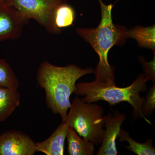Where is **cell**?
<instances>
[{"label": "cell", "mask_w": 155, "mask_h": 155, "mask_svg": "<svg viewBox=\"0 0 155 155\" xmlns=\"http://www.w3.org/2000/svg\"><path fill=\"white\" fill-rule=\"evenodd\" d=\"M94 71L92 68L81 69L75 64L59 67L46 61L40 65L37 82L44 89L48 107L54 114L60 115L62 122L67 120L71 105L70 96L75 91L76 81L84 75L94 73Z\"/></svg>", "instance_id": "1"}, {"label": "cell", "mask_w": 155, "mask_h": 155, "mask_svg": "<svg viewBox=\"0 0 155 155\" xmlns=\"http://www.w3.org/2000/svg\"><path fill=\"white\" fill-rule=\"evenodd\" d=\"M149 80L148 77L141 74L130 86L119 87L116 86L115 79L101 80L95 78L91 82L76 84L74 93L76 95L84 96L81 99L86 103L105 101L111 106L124 102L128 103L133 108L131 116L134 119L143 118L147 123L153 125L142 114V108L145 97L140 95V92L147 90Z\"/></svg>", "instance_id": "2"}, {"label": "cell", "mask_w": 155, "mask_h": 155, "mask_svg": "<svg viewBox=\"0 0 155 155\" xmlns=\"http://www.w3.org/2000/svg\"><path fill=\"white\" fill-rule=\"evenodd\" d=\"M98 1L101 14L99 25L95 28H77L76 32L88 42L99 56V61L94 71L95 77L115 78L114 68L108 62V53L114 46L125 43L128 29L124 26L114 25L112 17V4L107 5L102 0Z\"/></svg>", "instance_id": "3"}, {"label": "cell", "mask_w": 155, "mask_h": 155, "mask_svg": "<svg viewBox=\"0 0 155 155\" xmlns=\"http://www.w3.org/2000/svg\"><path fill=\"white\" fill-rule=\"evenodd\" d=\"M66 122L78 135L92 143L101 144L105 130L103 128L105 116L104 108L96 103L84 102L75 97L71 103Z\"/></svg>", "instance_id": "4"}, {"label": "cell", "mask_w": 155, "mask_h": 155, "mask_svg": "<svg viewBox=\"0 0 155 155\" xmlns=\"http://www.w3.org/2000/svg\"><path fill=\"white\" fill-rule=\"evenodd\" d=\"M61 0H8L6 4L23 19L36 20L50 33L59 34L54 23V14Z\"/></svg>", "instance_id": "5"}, {"label": "cell", "mask_w": 155, "mask_h": 155, "mask_svg": "<svg viewBox=\"0 0 155 155\" xmlns=\"http://www.w3.org/2000/svg\"><path fill=\"white\" fill-rule=\"evenodd\" d=\"M35 142L29 135L19 130H7L0 134V155H33Z\"/></svg>", "instance_id": "6"}, {"label": "cell", "mask_w": 155, "mask_h": 155, "mask_svg": "<svg viewBox=\"0 0 155 155\" xmlns=\"http://www.w3.org/2000/svg\"><path fill=\"white\" fill-rule=\"evenodd\" d=\"M28 21L7 4L0 3V42L19 38Z\"/></svg>", "instance_id": "7"}, {"label": "cell", "mask_w": 155, "mask_h": 155, "mask_svg": "<svg viewBox=\"0 0 155 155\" xmlns=\"http://www.w3.org/2000/svg\"><path fill=\"white\" fill-rule=\"evenodd\" d=\"M105 116L104 126L106 127L101 146L97 155H116L118 153L116 140L119 137L121 125L126 119L124 113L115 111L113 116L109 112Z\"/></svg>", "instance_id": "8"}, {"label": "cell", "mask_w": 155, "mask_h": 155, "mask_svg": "<svg viewBox=\"0 0 155 155\" xmlns=\"http://www.w3.org/2000/svg\"><path fill=\"white\" fill-rule=\"evenodd\" d=\"M68 127L66 122H62L48 138L40 142L35 143L37 152L46 155H64Z\"/></svg>", "instance_id": "9"}, {"label": "cell", "mask_w": 155, "mask_h": 155, "mask_svg": "<svg viewBox=\"0 0 155 155\" xmlns=\"http://www.w3.org/2000/svg\"><path fill=\"white\" fill-rule=\"evenodd\" d=\"M20 97L18 89L0 86V122L5 121L19 107Z\"/></svg>", "instance_id": "10"}, {"label": "cell", "mask_w": 155, "mask_h": 155, "mask_svg": "<svg viewBox=\"0 0 155 155\" xmlns=\"http://www.w3.org/2000/svg\"><path fill=\"white\" fill-rule=\"evenodd\" d=\"M68 154L69 155H93L95 145L91 142L82 138L75 129L68 127L67 137Z\"/></svg>", "instance_id": "11"}, {"label": "cell", "mask_w": 155, "mask_h": 155, "mask_svg": "<svg viewBox=\"0 0 155 155\" xmlns=\"http://www.w3.org/2000/svg\"><path fill=\"white\" fill-rule=\"evenodd\" d=\"M126 37L127 38L135 39L140 46L153 50L155 54V25L144 27L137 26L130 30H127Z\"/></svg>", "instance_id": "12"}, {"label": "cell", "mask_w": 155, "mask_h": 155, "mask_svg": "<svg viewBox=\"0 0 155 155\" xmlns=\"http://www.w3.org/2000/svg\"><path fill=\"white\" fill-rule=\"evenodd\" d=\"M74 8L65 0H61L55 9L54 14V23L59 33L63 28L73 25L75 19Z\"/></svg>", "instance_id": "13"}, {"label": "cell", "mask_w": 155, "mask_h": 155, "mask_svg": "<svg viewBox=\"0 0 155 155\" xmlns=\"http://www.w3.org/2000/svg\"><path fill=\"white\" fill-rule=\"evenodd\" d=\"M119 137L120 142L127 141L129 145L123 146L130 151L137 155H154L155 149L153 145L152 139L147 140L145 143H140L131 138L127 131L121 128Z\"/></svg>", "instance_id": "14"}, {"label": "cell", "mask_w": 155, "mask_h": 155, "mask_svg": "<svg viewBox=\"0 0 155 155\" xmlns=\"http://www.w3.org/2000/svg\"><path fill=\"white\" fill-rule=\"evenodd\" d=\"M0 86L16 89L20 86L19 79L12 67L2 59H0Z\"/></svg>", "instance_id": "15"}, {"label": "cell", "mask_w": 155, "mask_h": 155, "mask_svg": "<svg viewBox=\"0 0 155 155\" xmlns=\"http://www.w3.org/2000/svg\"><path fill=\"white\" fill-rule=\"evenodd\" d=\"M155 108V84L150 88L143 104L142 111L143 116L147 117L151 116Z\"/></svg>", "instance_id": "16"}, {"label": "cell", "mask_w": 155, "mask_h": 155, "mask_svg": "<svg viewBox=\"0 0 155 155\" xmlns=\"http://www.w3.org/2000/svg\"><path fill=\"white\" fill-rule=\"evenodd\" d=\"M139 61L143 68L144 75L149 78L154 83L155 81V57H154L152 61L150 62H146L142 57L139 58Z\"/></svg>", "instance_id": "17"}, {"label": "cell", "mask_w": 155, "mask_h": 155, "mask_svg": "<svg viewBox=\"0 0 155 155\" xmlns=\"http://www.w3.org/2000/svg\"><path fill=\"white\" fill-rule=\"evenodd\" d=\"M8 1V0H0V3L6 4Z\"/></svg>", "instance_id": "18"}]
</instances>
